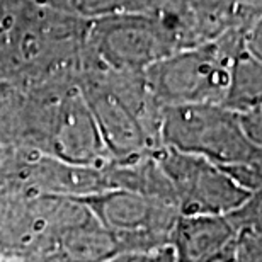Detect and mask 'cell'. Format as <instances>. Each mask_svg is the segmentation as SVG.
<instances>
[{
	"mask_svg": "<svg viewBox=\"0 0 262 262\" xmlns=\"http://www.w3.org/2000/svg\"><path fill=\"white\" fill-rule=\"evenodd\" d=\"M228 216L237 227L238 233L247 232L262 237V187L247 199L242 208Z\"/></svg>",
	"mask_w": 262,
	"mask_h": 262,
	"instance_id": "5b68a950",
	"label": "cell"
},
{
	"mask_svg": "<svg viewBox=\"0 0 262 262\" xmlns=\"http://www.w3.org/2000/svg\"><path fill=\"white\" fill-rule=\"evenodd\" d=\"M160 167L170 182L181 214L227 216L252 196L223 167L204 157L172 150Z\"/></svg>",
	"mask_w": 262,
	"mask_h": 262,
	"instance_id": "7a4b0ae2",
	"label": "cell"
},
{
	"mask_svg": "<svg viewBox=\"0 0 262 262\" xmlns=\"http://www.w3.org/2000/svg\"><path fill=\"white\" fill-rule=\"evenodd\" d=\"M172 150L204 157L223 169L262 160V146L249 135L238 113L220 104H184L169 123Z\"/></svg>",
	"mask_w": 262,
	"mask_h": 262,
	"instance_id": "6da1fadb",
	"label": "cell"
},
{
	"mask_svg": "<svg viewBox=\"0 0 262 262\" xmlns=\"http://www.w3.org/2000/svg\"><path fill=\"white\" fill-rule=\"evenodd\" d=\"M262 102V63L252 56L238 61L232 70L228 96L225 104L228 109L238 113Z\"/></svg>",
	"mask_w": 262,
	"mask_h": 262,
	"instance_id": "277c9868",
	"label": "cell"
},
{
	"mask_svg": "<svg viewBox=\"0 0 262 262\" xmlns=\"http://www.w3.org/2000/svg\"><path fill=\"white\" fill-rule=\"evenodd\" d=\"M126 262H177L176 255L172 252V247H164L159 250L148 254H140V255H131Z\"/></svg>",
	"mask_w": 262,
	"mask_h": 262,
	"instance_id": "52a82bcc",
	"label": "cell"
},
{
	"mask_svg": "<svg viewBox=\"0 0 262 262\" xmlns=\"http://www.w3.org/2000/svg\"><path fill=\"white\" fill-rule=\"evenodd\" d=\"M129 257H131V255H119V257L113 259V260H109V262H126Z\"/></svg>",
	"mask_w": 262,
	"mask_h": 262,
	"instance_id": "30bf717a",
	"label": "cell"
},
{
	"mask_svg": "<svg viewBox=\"0 0 262 262\" xmlns=\"http://www.w3.org/2000/svg\"><path fill=\"white\" fill-rule=\"evenodd\" d=\"M206 262H238V240L232 247H228L227 250H223L222 254H218L216 257L209 259Z\"/></svg>",
	"mask_w": 262,
	"mask_h": 262,
	"instance_id": "ba28073f",
	"label": "cell"
},
{
	"mask_svg": "<svg viewBox=\"0 0 262 262\" xmlns=\"http://www.w3.org/2000/svg\"><path fill=\"white\" fill-rule=\"evenodd\" d=\"M238 262H262V237L254 233H238Z\"/></svg>",
	"mask_w": 262,
	"mask_h": 262,
	"instance_id": "8992f818",
	"label": "cell"
},
{
	"mask_svg": "<svg viewBox=\"0 0 262 262\" xmlns=\"http://www.w3.org/2000/svg\"><path fill=\"white\" fill-rule=\"evenodd\" d=\"M252 56L257 61L262 63V26H259V31L254 34V39H252Z\"/></svg>",
	"mask_w": 262,
	"mask_h": 262,
	"instance_id": "9c48e42d",
	"label": "cell"
},
{
	"mask_svg": "<svg viewBox=\"0 0 262 262\" xmlns=\"http://www.w3.org/2000/svg\"><path fill=\"white\" fill-rule=\"evenodd\" d=\"M238 240V230L227 214H181L170 247L177 262H206Z\"/></svg>",
	"mask_w": 262,
	"mask_h": 262,
	"instance_id": "3957f363",
	"label": "cell"
}]
</instances>
